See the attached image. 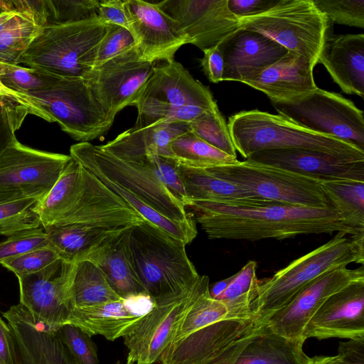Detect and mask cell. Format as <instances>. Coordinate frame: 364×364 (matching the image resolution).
Segmentation results:
<instances>
[{
    "mask_svg": "<svg viewBox=\"0 0 364 364\" xmlns=\"http://www.w3.org/2000/svg\"><path fill=\"white\" fill-rule=\"evenodd\" d=\"M43 228L49 246L60 259L70 263L87 259L116 235L124 230H107L80 224L53 225Z\"/></svg>",
    "mask_w": 364,
    "mask_h": 364,
    "instance_id": "obj_30",
    "label": "cell"
},
{
    "mask_svg": "<svg viewBox=\"0 0 364 364\" xmlns=\"http://www.w3.org/2000/svg\"><path fill=\"white\" fill-rule=\"evenodd\" d=\"M135 46V40L128 29L116 25L107 24V32L97 48L94 68Z\"/></svg>",
    "mask_w": 364,
    "mask_h": 364,
    "instance_id": "obj_48",
    "label": "cell"
},
{
    "mask_svg": "<svg viewBox=\"0 0 364 364\" xmlns=\"http://www.w3.org/2000/svg\"><path fill=\"white\" fill-rule=\"evenodd\" d=\"M186 245L144 220L130 228L129 247L135 271L154 301L188 291L199 278Z\"/></svg>",
    "mask_w": 364,
    "mask_h": 364,
    "instance_id": "obj_4",
    "label": "cell"
},
{
    "mask_svg": "<svg viewBox=\"0 0 364 364\" xmlns=\"http://www.w3.org/2000/svg\"><path fill=\"white\" fill-rule=\"evenodd\" d=\"M27 95L39 117L58 123L63 131L80 142L100 137L114 120L94 97L83 78L60 77L52 87Z\"/></svg>",
    "mask_w": 364,
    "mask_h": 364,
    "instance_id": "obj_8",
    "label": "cell"
},
{
    "mask_svg": "<svg viewBox=\"0 0 364 364\" xmlns=\"http://www.w3.org/2000/svg\"><path fill=\"white\" fill-rule=\"evenodd\" d=\"M59 77L36 68L0 62L1 83L9 90L23 96L52 87Z\"/></svg>",
    "mask_w": 364,
    "mask_h": 364,
    "instance_id": "obj_40",
    "label": "cell"
},
{
    "mask_svg": "<svg viewBox=\"0 0 364 364\" xmlns=\"http://www.w3.org/2000/svg\"><path fill=\"white\" fill-rule=\"evenodd\" d=\"M201 228L210 239L282 240L310 234L343 232L354 235L364 228L334 207L311 208L272 203L255 207L187 200Z\"/></svg>",
    "mask_w": 364,
    "mask_h": 364,
    "instance_id": "obj_1",
    "label": "cell"
},
{
    "mask_svg": "<svg viewBox=\"0 0 364 364\" xmlns=\"http://www.w3.org/2000/svg\"><path fill=\"white\" fill-rule=\"evenodd\" d=\"M154 67L141 58L135 46L93 68L85 80L94 97L114 119L122 109L135 105Z\"/></svg>",
    "mask_w": 364,
    "mask_h": 364,
    "instance_id": "obj_13",
    "label": "cell"
},
{
    "mask_svg": "<svg viewBox=\"0 0 364 364\" xmlns=\"http://www.w3.org/2000/svg\"><path fill=\"white\" fill-rule=\"evenodd\" d=\"M139 101H156L205 109H213L218 106L208 87L193 78L175 60L154 67L136 102Z\"/></svg>",
    "mask_w": 364,
    "mask_h": 364,
    "instance_id": "obj_23",
    "label": "cell"
},
{
    "mask_svg": "<svg viewBox=\"0 0 364 364\" xmlns=\"http://www.w3.org/2000/svg\"><path fill=\"white\" fill-rule=\"evenodd\" d=\"M3 316L11 319L23 333L35 364H76L55 333L37 324L21 304L11 306Z\"/></svg>",
    "mask_w": 364,
    "mask_h": 364,
    "instance_id": "obj_32",
    "label": "cell"
},
{
    "mask_svg": "<svg viewBox=\"0 0 364 364\" xmlns=\"http://www.w3.org/2000/svg\"><path fill=\"white\" fill-rule=\"evenodd\" d=\"M209 287L208 277L200 275L188 291L154 301L153 309L123 337L128 350L127 362L151 364L159 360L188 310Z\"/></svg>",
    "mask_w": 364,
    "mask_h": 364,
    "instance_id": "obj_11",
    "label": "cell"
},
{
    "mask_svg": "<svg viewBox=\"0 0 364 364\" xmlns=\"http://www.w3.org/2000/svg\"><path fill=\"white\" fill-rule=\"evenodd\" d=\"M314 68L304 57L288 51L274 63L246 75L241 81L270 100L287 99L317 87Z\"/></svg>",
    "mask_w": 364,
    "mask_h": 364,
    "instance_id": "obj_24",
    "label": "cell"
},
{
    "mask_svg": "<svg viewBox=\"0 0 364 364\" xmlns=\"http://www.w3.org/2000/svg\"><path fill=\"white\" fill-rule=\"evenodd\" d=\"M49 246L43 228L18 232L0 243V263L30 251Z\"/></svg>",
    "mask_w": 364,
    "mask_h": 364,
    "instance_id": "obj_47",
    "label": "cell"
},
{
    "mask_svg": "<svg viewBox=\"0 0 364 364\" xmlns=\"http://www.w3.org/2000/svg\"><path fill=\"white\" fill-rule=\"evenodd\" d=\"M0 96H5L6 97L13 99L18 102L27 107L30 111V114H34L38 117L39 113L36 107L33 105V102L28 95L23 96L12 92L5 87L0 82Z\"/></svg>",
    "mask_w": 364,
    "mask_h": 364,
    "instance_id": "obj_56",
    "label": "cell"
},
{
    "mask_svg": "<svg viewBox=\"0 0 364 364\" xmlns=\"http://www.w3.org/2000/svg\"><path fill=\"white\" fill-rule=\"evenodd\" d=\"M151 364H162V363L161 362H159V360H157Z\"/></svg>",
    "mask_w": 364,
    "mask_h": 364,
    "instance_id": "obj_61",
    "label": "cell"
},
{
    "mask_svg": "<svg viewBox=\"0 0 364 364\" xmlns=\"http://www.w3.org/2000/svg\"><path fill=\"white\" fill-rule=\"evenodd\" d=\"M338 355L334 356H316L311 358L307 364H358L346 355L338 352Z\"/></svg>",
    "mask_w": 364,
    "mask_h": 364,
    "instance_id": "obj_57",
    "label": "cell"
},
{
    "mask_svg": "<svg viewBox=\"0 0 364 364\" xmlns=\"http://www.w3.org/2000/svg\"><path fill=\"white\" fill-rule=\"evenodd\" d=\"M135 107L137 109V117L133 127L135 129L164 122L190 123L211 110L195 106H175L156 101H139Z\"/></svg>",
    "mask_w": 364,
    "mask_h": 364,
    "instance_id": "obj_39",
    "label": "cell"
},
{
    "mask_svg": "<svg viewBox=\"0 0 364 364\" xmlns=\"http://www.w3.org/2000/svg\"><path fill=\"white\" fill-rule=\"evenodd\" d=\"M259 325L254 319H224L176 341L160 356L162 364H211L230 344Z\"/></svg>",
    "mask_w": 364,
    "mask_h": 364,
    "instance_id": "obj_20",
    "label": "cell"
},
{
    "mask_svg": "<svg viewBox=\"0 0 364 364\" xmlns=\"http://www.w3.org/2000/svg\"><path fill=\"white\" fill-rule=\"evenodd\" d=\"M70 291L71 311L122 299L111 288L101 269L90 260L75 263Z\"/></svg>",
    "mask_w": 364,
    "mask_h": 364,
    "instance_id": "obj_33",
    "label": "cell"
},
{
    "mask_svg": "<svg viewBox=\"0 0 364 364\" xmlns=\"http://www.w3.org/2000/svg\"><path fill=\"white\" fill-rule=\"evenodd\" d=\"M177 170L186 195L185 203L202 200L238 207H255L274 203L217 178L206 168H188L177 164Z\"/></svg>",
    "mask_w": 364,
    "mask_h": 364,
    "instance_id": "obj_27",
    "label": "cell"
},
{
    "mask_svg": "<svg viewBox=\"0 0 364 364\" xmlns=\"http://www.w3.org/2000/svg\"><path fill=\"white\" fill-rule=\"evenodd\" d=\"M233 278L234 274L226 279L215 282L211 286V287H210L209 293L210 296L215 299L219 295H220L224 291V290L231 282Z\"/></svg>",
    "mask_w": 364,
    "mask_h": 364,
    "instance_id": "obj_58",
    "label": "cell"
},
{
    "mask_svg": "<svg viewBox=\"0 0 364 364\" xmlns=\"http://www.w3.org/2000/svg\"><path fill=\"white\" fill-rule=\"evenodd\" d=\"M301 338H364V280L329 296L307 322Z\"/></svg>",
    "mask_w": 364,
    "mask_h": 364,
    "instance_id": "obj_18",
    "label": "cell"
},
{
    "mask_svg": "<svg viewBox=\"0 0 364 364\" xmlns=\"http://www.w3.org/2000/svg\"><path fill=\"white\" fill-rule=\"evenodd\" d=\"M70 156L93 174L125 188L169 220L195 222L187 214L184 204L163 182L160 173L162 156H149L139 162H128L90 142L72 145Z\"/></svg>",
    "mask_w": 364,
    "mask_h": 364,
    "instance_id": "obj_5",
    "label": "cell"
},
{
    "mask_svg": "<svg viewBox=\"0 0 364 364\" xmlns=\"http://www.w3.org/2000/svg\"><path fill=\"white\" fill-rule=\"evenodd\" d=\"M348 235L337 232L326 243L294 259L272 277L259 280L255 321L262 325L321 275L351 263L363 265L364 232Z\"/></svg>",
    "mask_w": 364,
    "mask_h": 364,
    "instance_id": "obj_2",
    "label": "cell"
},
{
    "mask_svg": "<svg viewBox=\"0 0 364 364\" xmlns=\"http://www.w3.org/2000/svg\"><path fill=\"white\" fill-rule=\"evenodd\" d=\"M188 131V123L185 122L159 123L141 129L132 127L100 147L128 162H139L149 156L172 159L171 143Z\"/></svg>",
    "mask_w": 364,
    "mask_h": 364,
    "instance_id": "obj_26",
    "label": "cell"
},
{
    "mask_svg": "<svg viewBox=\"0 0 364 364\" xmlns=\"http://www.w3.org/2000/svg\"><path fill=\"white\" fill-rule=\"evenodd\" d=\"M322 64L341 90L364 97V34L333 35L324 44Z\"/></svg>",
    "mask_w": 364,
    "mask_h": 364,
    "instance_id": "obj_25",
    "label": "cell"
},
{
    "mask_svg": "<svg viewBox=\"0 0 364 364\" xmlns=\"http://www.w3.org/2000/svg\"><path fill=\"white\" fill-rule=\"evenodd\" d=\"M239 22L240 28L269 38L314 67L324 44L333 35L332 22L312 0H281L268 11Z\"/></svg>",
    "mask_w": 364,
    "mask_h": 364,
    "instance_id": "obj_7",
    "label": "cell"
},
{
    "mask_svg": "<svg viewBox=\"0 0 364 364\" xmlns=\"http://www.w3.org/2000/svg\"><path fill=\"white\" fill-rule=\"evenodd\" d=\"M188 129L208 144L237 157L228 124L218 106L188 123Z\"/></svg>",
    "mask_w": 364,
    "mask_h": 364,
    "instance_id": "obj_42",
    "label": "cell"
},
{
    "mask_svg": "<svg viewBox=\"0 0 364 364\" xmlns=\"http://www.w3.org/2000/svg\"><path fill=\"white\" fill-rule=\"evenodd\" d=\"M83 184V167L71 159L53 187L36 205L43 228L58 224L75 207L81 197Z\"/></svg>",
    "mask_w": 364,
    "mask_h": 364,
    "instance_id": "obj_31",
    "label": "cell"
},
{
    "mask_svg": "<svg viewBox=\"0 0 364 364\" xmlns=\"http://www.w3.org/2000/svg\"><path fill=\"white\" fill-rule=\"evenodd\" d=\"M17 364H35L33 358L28 350L20 348L17 350Z\"/></svg>",
    "mask_w": 364,
    "mask_h": 364,
    "instance_id": "obj_60",
    "label": "cell"
},
{
    "mask_svg": "<svg viewBox=\"0 0 364 364\" xmlns=\"http://www.w3.org/2000/svg\"><path fill=\"white\" fill-rule=\"evenodd\" d=\"M28 114L30 111L25 105L0 96V156L18 141L15 132Z\"/></svg>",
    "mask_w": 364,
    "mask_h": 364,
    "instance_id": "obj_46",
    "label": "cell"
},
{
    "mask_svg": "<svg viewBox=\"0 0 364 364\" xmlns=\"http://www.w3.org/2000/svg\"><path fill=\"white\" fill-rule=\"evenodd\" d=\"M270 101L279 115L299 127L364 150L363 112L341 95L317 87L287 99Z\"/></svg>",
    "mask_w": 364,
    "mask_h": 364,
    "instance_id": "obj_9",
    "label": "cell"
},
{
    "mask_svg": "<svg viewBox=\"0 0 364 364\" xmlns=\"http://www.w3.org/2000/svg\"><path fill=\"white\" fill-rule=\"evenodd\" d=\"M281 0H228L230 11L239 19L265 13L277 5Z\"/></svg>",
    "mask_w": 364,
    "mask_h": 364,
    "instance_id": "obj_51",
    "label": "cell"
},
{
    "mask_svg": "<svg viewBox=\"0 0 364 364\" xmlns=\"http://www.w3.org/2000/svg\"><path fill=\"white\" fill-rule=\"evenodd\" d=\"M0 364H17V354L11 331L0 317Z\"/></svg>",
    "mask_w": 364,
    "mask_h": 364,
    "instance_id": "obj_54",
    "label": "cell"
},
{
    "mask_svg": "<svg viewBox=\"0 0 364 364\" xmlns=\"http://www.w3.org/2000/svg\"><path fill=\"white\" fill-rule=\"evenodd\" d=\"M98 0H47L46 27L77 23L97 16Z\"/></svg>",
    "mask_w": 364,
    "mask_h": 364,
    "instance_id": "obj_43",
    "label": "cell"
},
{
    "mask_svg": "<svg viewBox=\"0 0 364 364\" xmlns=\"http://www.w3.org/2000/svg\"><path fill=\"white\" fill-rule=\"evenodd\" d=\"M259 279L257 263L250 260L236 274L224 291L215 299L228 310V319H254Z\"/></svg>",
    "mask_w": 364,
    "mask_h": 364,
    "instance_id": "obj_34",
    "label": "cell"
},
{
    "mask_svg": "<svg viewBox=\"0 0 364 364\" xmlns=\"http://www.w3.org/2000/svg\"><path fill=\"white\" fill-rule=\"evenodd\" d=\"M129 31L141 58L154 63L171 62L176 52L189 39L178 23L164 12L156 3L124 0Z\"/></svg>",
    "mask_w": 364,
    "mask_h": 364,
    "instance_id": "obj_15",
    "label": "cell"
},
{
    "mask_svg": "<svg viewBox=\"0 0 364 364\" xmlns=\"http://www.w3.org/2000/svg\"><path fill=\"white\" fill-rule=\"evenodd\" d=\"M146 292L129 295L117 301L73 309L68 324L89 335H100L109 341L124 337L154 307Z\"/></svg>",
    "mask_w": 364,
    "mask_h": 364,
    "instance_id": "obj_19",
    "label": "cell"
},
{
    "mask_svg": "<svg viewBox=\"0 0 364 364\" xmlns=\"http://www.w3.org/2000/svg\"><path fill=\"white\" fill-rule=\"evenodd\" d=\"M60 257L50 246L36 249L0 263L16 276L37 272Z\"/></svg>",
    "mask_w": 364,
    "mask_h": 364,
    "instance_id": "obj_49",
    "label": "cell"
},
{
    "mask_svg": "<svg viewBox=\"0 0 364 364\" xmlns=\"http://www.w3.org/2000/svg\"><path fill=\"white\" fill-rule=\"evenodd\" d=\"M131 228L116 235L85 259L94 262L101 269L111 288L122 299L146 292L135 271L130 254L129 236Z\"/></svg>",
    "mask_w": 364,
    "mask_h": 364,
    "instance_id": "obj_28",
    "label": "cell"
},
{
    "mask_svg": "<svg viewBox=\"0 0 364 364\" xmlns=\"http://www.w3.org/2000/svg\"><path fill=\"white\" fill-rule=\"evenodd\" d=\"M360 280H364L363 265L354 269L346 267L328 272L306 285L262 324L282 336L301 338L307 322L329 296Z\"/></svg>",
    "mask_w": 364,
    "mask_h": 364,
    "instance_id": "obj_16",
    "label": "cell"
},
{
    "mask_svg": "<svg viewBox=\"0 0 364 364\" xmlns=\"http://www.w3.org/2000/svg\"><path fill=\"white\" fill-rule=\"evenodd\" d=\"M53 333L65 346L76 364H99L95 344L91 336L81 329L66 324Z\"/></svg>",
    "mask_w": 364,
    "mask_h": 364,
    "instance_id": "obj_44",
    "label": "cell"
},
{
    "mask_svg": "<svg viewBox=\"0 0 364 364\" xmlns=\"http://www.w3.org/2000/svg\"><path fill=\"white\" fill-rule=\"evenodd\" d=\"M206 169L264 200L311 208L333 207L319 181L285 169L248 159Z\"/></svg>",
    "mask_w": 364,
    "mask_h": 364,
    "instance_id": "obj_10",
    "label": "cell"
},
{
    "mask_svg": "<svg viewBox=\"0 0 364 364\" xmlns=\"http://www.w3.org/2000/svg\"><path fill=\"white\" fill-rule=\"evenodd\" d=\"M172 159L180 166L208 168L235 164L239 160L203 141L191 132L176 138L170 144Z\"/></svg>",
    "mask_w": 364,
    "mask_h": 364,
    "instance_id": "obj_35",
    "label": "cell"
},
{
    "mask_svg": "<svg viewBox=\"0 0 364 364\" xmlns=\"http://www.w3.org/2000/svg\"><path fill=\"white\" fill-rule=\"evenodd\" d=\"M75 263L60 258L44 269L17 275L20 302L34 321L53 332L68 324L70 285Z\"/></svg>",
    "mask_w": 364,
    "mask_h": 364,
    "instance_id": "obj_12",
    "label": "cell"
},
{
    "mask_svg": "<svg viewBox=\"0 0 364 364\" xmlns=\"http://www.w3.org/2000/svg\"><path fill=\"white\" fill-rule=\"evenodd\" d=\"M71 159L17 141L0 156V191L41 197L53 187Z\"/></svg>",
    "mask_w": 364,
    "mask_h": 364,
    "instance_id": "obj_14",
    "label": "cell"
},
{
    "mask_svg": "<svg viewBox=\"0 0 364 364\" xmlns=\"http://www.w3.org/2000/svg\"><path fill=\"white\" fill-rule=\"evenodd\" d=\"M97 16L105 24L122 26L129 31L124 0L100 1Z\"/></svg>",
    "mask_w": 364,
    "mask_h": 364,
    "instance_id": "obj_52",
    "label": "cell"
},
{
    "mask_svg": "<svg viewBox=\"0 0 364 364\" xmlns=\"http://www.w3.org/2000/svg\"><path fill=\"white\" fill-rule=\"evenodd\" d=\"M332 23L364 28V0H312Z\"/></svg>",
    "mask_w": 364,
    "mask_h": 364,
    "instance_id": "obj_45",
    "label": "cell"
},
{
    "mask_svg": "<svg viewBox=\"0 0 364 364\" xmlns=\"http://www.w3.org/2000/svg\"><path fill=\"white\" fill-rule=\"evenodd\" d=\"M257 328L245 334L230 344L211 364H234L240 353L257 331Z\"/></svg>",
    "mask_w": 364,
    "mask_h": 364,
    "instance_id": "obj_55",
    "label": "cell"
},
{
    "mask_svg": "<svg viewBox=\"0 0 364 364\" xmlns=\"http://www.w3.org/2000/svg\"><path fill=\"white\" fill-rule=\"evenodd\" d=\"M304 341L282 336L262 324L234 364H307L311 358L304 352Z\"/></svg>",
    "mask_w": 364,
    "mask_h": 364,
    "instance_id": "obj_29",
    "label": "cell"
},
{
    "mask_svg": "<svg viewBox=\"0 0 364 364\" xmlns=\"http://www.w3.org/2000/svg\"><path fill=\"white\" fill-rule=\"evenodd\" d=\"M39 198L26 197L1 203L0 235L10 237L26 230L43 228L35 210Z\"/></svg>",
    "mask_w": 364,
    "mask_h": 364,
    "instance_id": "obj_41",
    "label": "cell"
},
{
    "mask_svg": "<svg viewBox=\"0 0 364 364\" xmlns=\"http://www.w3.org/2000/svg\"><path fill=\"white\" fill-rule=\"evenodd\" d=\"M116 364H117V363H116ZM117 364H118V363H117ZM125 364H131V363H127V362Z\"/></svg>",
    "mask_w": 364,
    "mask_h": 364,
    "instance_id": "obj_62",
    "label": "cell"
},
{
    "mask_svg": "<svg viewBox=\"0 0 364 364\" xmlns=\"http://www.w3.org/2000/svg\"><path fill=\"white\" fill-rule=\"evenodd\" d=\"M156 4L178 23L189 43L202 51L218 46L240 28L228 0H164Z\"/></svg>",
    "mask_w": 364,
    "mask_h": 364,
    "instance_id": "obj_17",
    "label": "cell"
},
{
    "mask_svg": "<svg viewBox=\"0 0 364 364\" xmlns=\"http://www.w3.org/2000/svg\"><path fill=\"white\" fill-rule=\"evenodd\" d=\"M26 197H31L19 192H9L0 191V204L9 201L21 199Z\"/></svg>",
    "mask_w": 364,
    "mask_h": 364,
    "instance_id": "obj_59",
    "label": "cell"
},
{
    "mask_svg": "<svg viewBox=\"0 0 364 364\" xmlns=\"http://www.w3.org/2000/svg\"><path fill=\"white\" fill-rule=\"evenodd\" d=\"M107 30L98 16L45 27L23 55L20 63L60 77L86 79L94 68L97 48Z\"/></svg>",
    "mask_w": 364,
    "mask_h": 364,
    "instance_id": "obj_6",
    "label": "cell"
},
{
    "mask_svg": "<svg viewBox=\"0 0 364 364\" xmlns=\"http://www.w3.org/2000/svg\"><path fill=\"white\" fill-rule=\"evenodd\" d=\"M228 126L236 151L245 159L271 149H304L364 161V150L330 136L314 133L279 114L258 109L229 117Z\"/></svg>",
    "mask_w": 364,
    "mask_h": 364,
    "instance_id": "obj_3",
    "label": "cell"
},
{
    "mask_svg": "<svg viewBox=\"0 0 364 364\" xmlns=\"http://www.w3.org/2000/svg\"><path fill=\"white\" fill-rule=\"evenodd\" d=\"M203 53L201 66L206 77L213 83L223 81L224 59L218 46L204 50Z\"/></svg>",
    "mask_w": 364,
    "mask_h": 364,
    "instance_id": "obj_53",
    "label": "cell"
},
{
    "mask_svg": "<svg viewBox=\"0 0 364 364\" xmlns=\"http://www.w3.org/2000/svg\"><path fill=\"white\" fill-rule=\"evenodd\" d=\"M246 159L285 169L319 181H364V161H353L315 151L264 150L254 153Z\"/></svg>",
    "mask_w": 364,
    "mask_h": 364,
    "instance_id": "obj_21",
    "label": "cell"
},
{
    "mask_svg": "<svg viewBox=\"0 0 364 364\" xmlns=\"http://www.w3.org/2000/svg\"><path fill=\"white\" fill-rule=\"evenodd\" d=\"M12 11L25 15L38 26L45 28L48 16L47 0L0 1V12Z\"/></svg>",
    "mask_w": 364,
    "mask_h": 364,
    "instance_id": "obj_50",
    "label": "cell"
},
{
    "mask_svg": "<svg viewBox=\"0 0 364 364\" xmlns=\"http://www.w3.org/2000/svg\"><path fill=\"white\" fill-rule=\"evenodd\" d=\"M224 319H228L227 308L223 302L210 296L208 288L196 299L188 310L171 342Z\"/></svg>",
    "mask_w": 364,
    "mask_h": 364,
    "instance_id": "obj_38",
    "label": "cell"
},
{
    "mask_svg": "<svg viewBox=\"0 0 364 364\" xmlns=\"http://www.w3.org/2000/svg\"><path fill=\"white\" fill-rule=\"evenodd\" d=\"M218 47L224 59L223 81L241 82L248 74L274 63L288 52L269 38L240 27Z\"/></svg>",
    "mask_w": 364,
    "mask_h": 364,
    "instance_id": "obj_22",
    "label": "cell"
},
{
    "mask_svg": "<svg viewBox=\"0 0 364 364\" xmlns=\"http://www.w3.org/2000/svg\"><path fill=\"white\" fill-rule=\"evenodd\" d=\"M43 28L28 16L14 12L0 28V62L18 65L24 53Z\"/></svg>",
    "mask_w": 364,
    "mask_h": 364,
    "instance_id": "obj_36",
    "label": "cell"
},
{
    "mask_svg": "<svg viewBox=\"0 0 364 364\" xmlns=\"http://www.w3.org/2000/svg\"><path fill=\"white\" fill-rule=\"evenodd\" d=\"M320 186L336 210L364 228V181H326Z\"/></svg>",
    "mask_w": 364,
    "mask_h": 364,
    "instance_id": "obj_37",
    "label": "cell"
}]
</instances>
